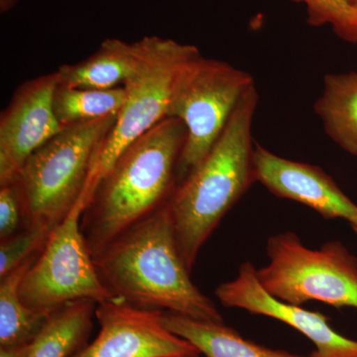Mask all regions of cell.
Listing matches in <instances>:
<instances>
[{
  "label": "cell",
  "instance_id": "cell-25",
  "mask_svg": "<svg viewBox=\"0 0 357 357\" xmlns=\"http://www.w3.org/2000/svg\"><path fill=\"white\" fill-rule=\"evenodd\" d=\"M185 357H201V354H195V356H185Z\"/></svg>",
  "mask_w": 357,
  "mask_h": 357
},
{
  "label": "cell",
  "instance_id": "cell-4",
  "mask_svg": "<svg viewBox=\"0 0 357 357\" xmlns=\"http://www.w3.org/2000/svg\"><path fill=\"white\" fill-rule=\"evenodd\" d=\"M116 117L67 126L26 160L13 183L25 227L52 231L79 199L88 202L89 182Z\"/></svg>",
  "mask_w": 357,
  "mask_h": 357
},
{
  "label": "cell",
  "instance_id": "cell-5",
  "mask_svg": "<svg viewBox=\"0 0 357 357\" xmlns=\"http://www.w3.org/2000/svg\"><path fill=\"white\" fill-rule=\"evenodd\" d=\"M269 264L256 269L263 288L277 300L301 306L311 301L357 309V257L338 241L306 248L292 231L269 237Z\"/></svg>",
  "mask_w": 357,
  "mask_h": 357
},
{
  "label": "cell",
  "instance_id": "cell-19",
  "mask_svg": "<svg viewBox=\"0 0 357 357\" xmlns=\"http://www.w3.org/2000/svg\"><path fill=\"white\" fill-rule=\"evenodd\" d=\"M307 7L310 25H331L340 39L357 44V7L347 0H293Z\"/></svg>",
  "mask_w": 357,
  "mask_h": 357
},
{
  "label": "cell",
  "instance_id": "cell-12",
  "mask_svg": "<svg viewBox=\"0 0 357 357\" xmlns=\"http://www.w3.org/2000/svg\"><path fill=\"white\" fill-rule=\"evenodd\" d=\"M253 170L256 182L275 196L305 204L328 220L342 218L357 234V204L319 167L282 158L256 143Z\"/></svg>",
  "mask_w": 357,
  "mask_h": 357
},
{
  "label": "cell",
  "instance_id": "cell-14",
  "mask_svg": "<svg viewBox=\"0 0 357 357\" xmlns=\"http://www.w3.org/2000/svg\"><path fill=\"white\" fill-rule=\"evenodd\" d=\"M162 323L206 357H306L255 344L223 323L199 321L169 312L162 314Z\"/></svg>",
  "mask_w": 357,
  "mask_h": 357
},
{
  "label": "cell",
  "instance_id": "cell-17",
  "mask_svg": "<svg viewBox=\"0 0 357 357\" xmlns=\"http://www.w3.org/2000/svg\"><path fill=\"white\" fill-rule=\"evenodd\" d=\"M38 255L0 278V347L30 344L50 319L52 314L31 309L20 297L23 277Z\"/></svg>",
  "mask_w": 357,
  "mask_h": 357
},
{
  "label": "cell",
  "instance_id": "cell-15",
  "mask_svg": "<svg viewBox=\"0 0 357 357\" xmlns=\"http://www.w3.org/2000/svg\"><path fill=\"white\" fill-rule=\"evenodd\" d=\"M314 112L338 146L357 156V73L326 76Z\"/></svg>",
  "mask_w": 357,
  "mask_h": 357
},
{
  "label": "cell",
  "instance_id": "cell-23",
  "mask_svg": "<svg viewBox=\"0 0 357 357\" xmlns=\"http://www.w3.org/2000/svg\"><path fill=\"white\" fill-rule=\"evenodd\" d=\"M21 0H0V13H7L17 6Z\"/></svg>",
  "mask_w": 357,
  "mask_h": 357
},
{
  "label": "cell",
  "instance_id": "cell-22",
  "mask_svg": "<svg viewBox=\"0 0 357 357\" xmlns=\"http://www.w3.org/2000/svg\"><path fill=\"white\" fill-rule=\"evenodd\" d=\"M31 344L10 345V347H0V357H29Z\"/></svg>",
  "mask_w": 357,
  "mask_h": 357
},
{
  "label": "cell",
  "instance_id": "cell-6",
  "mask_svg": "<svg viewBox=\"0 0 357 357\" xmlns=\"http://www.w3.org/2000/svg\"><path fill=\"white\" fill-rule=\"evenodd\" d=\"M141 43L139 67L124 84L128 93L126 103L103 145L89 184L88 203L98 183L124 149L167 117L178 77L195 59L201 56L196 46L172 39L146 36L141 39Z\"/></svg>",
  "mask_w": 357,
  "mask_h": 357
},
{
  "label": "cell",
  "instance_id": "cell-3",
  "mask_svg": "<svg viewBox=\"0 0 357 357\" xmlns=\"http://www.w3.org/2000/svg\"><path fill=\"white\" fill-rule=\"evenodd\" d=\"M257 105L253 84L210 153L175 188L167 202L178 250L190 271L222 218L256 182L252 121Z\"/></svg>",
  "mask_w": 357,
  "mask_h": 357
},
{
  "label": "cell",
  "instance_id": "cell-8",
  "mask_svg": "<svg viewBox=\"0 0 357 357\" xmlns=\"http://www.w3.org/2000/svg\"><path fill=\"white\" fill-rule=\"evenodd\" d=\"M86 203V197L79 199L54 227L43 250L23 277L20 297L31 309L53 314L75 301L102 304L117 299L102 283L82 231Z\"/></svg>",
  "mask_w": 357,
  "mask_h": 357
},
{
  "label": "cell",
  "instance_id": "cell-16",
  "mask_svg": "<svg viewBox=\"0 0 357 357\" xmlns=\"http://www.w3.org/2000/svg\"><path fill=\"white\" fill-rule=\"evenodd\" d=\"M96 306L93 301L79 300L54 312L33 340L29 357H70L81 351L93 328Z\"/></svg>",
  "mask_w": 357,
  "mask_h": 357
},
{
  "label": "cell",
  "instance_id": "cell-21",
  "mask_svg": "<svg viewBox=\"0 0 357 357\" xmlns=\"http://www.w3.org/2000/svg\"><path fill=\"white\" fill-rule=\"evenodd\" d=\"M23 218L22 208L15 185L0 187V239L8 238L20 231Z\"/></svg>",
  "mask_w": 357,
  "mask_h": 357
},
{
  "label": "cell",
  "instance_id": "cell-20",
  "mask_svg": "<svg viewBox=\"0 0 357 357\" xmlns=\"http://www.w3.org/2000/svg\"><path fill=\"white\" fill-rule=\"evenodd\" d=\"M51 230L25 227L0 243V278H3L30 258L38 255L48 241Z\"/></svg>",
  "mask_w": 357,
  "mask_h": 357
},
{
  "label": "cell",
  "instance_id": "cell-7",
  "mask_svg": "<svg viewBox=\"0 0 357 357\" xmlns=\"http://www.w3.org/2000/svg\"><path fill=\"white\" fill-rule=\"evenodd\" d=\"M253 84L248 73L202 55L185 68L167 110V117L181 119L187 128L177 176L184 180L208 156Z\"/></svg>",
  "mask_w": 357,
  "mask_h": 357
},
{
  "label": "cell",
  "instance_id": "cell-2",
  "mask_svg": "<svg viewBox=\"0 0 357 357\" xmlns=\"http://www.w3.org/2000/svg\"><path fill=\"white\" fill-rule=\"evenodd\" d=\"M185 138L183 121L165 117L119 155L82 215V231L93 257L168 202Z\"/></svg>",
  "mask_w": 357,
  "mask_h": 357
},
{
  "label": "cell",
  "instance_id": "cell-18",
  "mask_svg": "<svg viewBox=\"0 0 357 357\" xmlns=\"http://www.w3.org/2000/svg\"><path fill=\"white\" fill-rule=\"evenodd\" d=\"M126 89H76L59 84L55 89L53 107L56 117L64 128L119 114L126 103Z\"/></svg>",
  "mask_w": 357,
  "mask_h": 357
},
{
  "label": "cell",
  "instance_id": "cell-13",
  "mask_svg": "<svg viewBox=\"0 0 357 357\" xmlns=\"http://www.w3.org/2000/svg\"><path fill=\"white\" fill-rule=\"evenodd\" d=\"M142 43L107 38L81 62L59 68L58 83L76 89H110L123 86L137 72Z\"/></svg>",
  "mask_w": 357,
  "mask_h": 357
},
{
  "label": "cell",
  "instance_id": "cell-9",
  "mask_svg": "<svg viewBox=\"0 0 357 357\" xmlns=\"http://www.w3.org/2000/svg\"><path fill=\"white\" fill-rule=\"evenodd\" d=\"M163 311L141 309L121 299L98 304L100 326L91 344L70 357H185L201 354L162 323Z\"/></svg>",
  "mask_w": 357,
  "mask_h": 357
},
{
  "label": "cell",
  "instance_id": "cell-24",
  "mask_svg": "<svg viewBox=\"0 0 357 357\" xmlns=\"http://www.w3.org/2000/svg\"><path fill=\"white\" fill-rule=\"evenodd\" d=\"M352 6L357 7V0H347Z\"/></svg>",
  "mask_w": 357,
  "mask_h": 357
},
{
  "label": "cell",
  "instance_id": "cell-1",
  "mask_svg": "<svg viewBox=\"0 0 357 357\" xmlns=\"http://www.w3.org/2000/svg\"><path fill=\"white\" fill-rule=\"evenodd\" d=\"M93 261L105 287L131 306L223 323L215 303L191 280L167 203L117 236Z\"/></svg>",
  "mask_w": 357,
  "mask_h": 357
},
{
  "label": "cell",
  "instance_id": "cell-11",
  "mask_svg": "<svg viewBox=\"0 0 357 357\" xmlns=\"http://www.w3.org/2000/svg\"><path fill=\"white\" fill-rule=\"evenodd\" d=\"M215 294L225 307H238L292 326L316 347L311 357H357V340L335 332L328 317L321 312L307 311L270 295L258 281L256 268L251 262L241 264L238 276L220 284Z\"/></svg>",
  "mask_w": 357,
  "mask_h": 357
},
{
  "label": "cell",
  "instance_id": "cell-10",
  "mask_svg": "<svg viewBox=\"0 0 357 357\" xmlns=\"http://www.w3.org/2000/svg\"><path fill=\"white\" fill-rule=\"evenodd\" d=\"M57 73L18 86L0 115V187L13 184L26 160L64 129L53 107Z\"/></svg>",
  "mask_w": 357,
  "mask_h": 357
}]
</instances>
